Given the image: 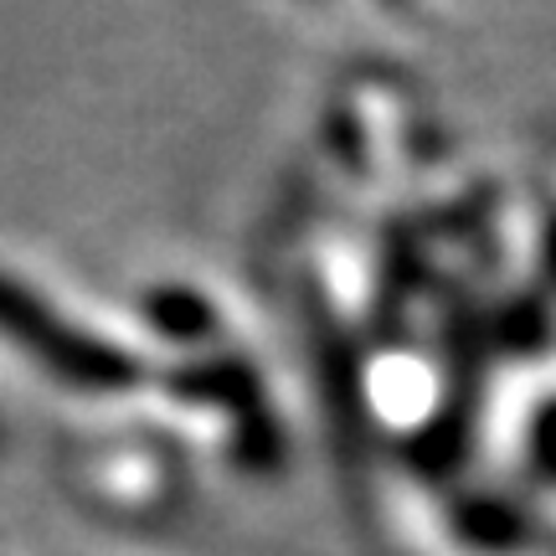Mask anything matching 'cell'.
Listing matches in <instances>:
<instances>
[{"instance_id":"1","label":"cell","mask_w":556,"mask_h":556,"mask_svg":"<svg viewBox=\"0 0 556 556\" xmlns=\"http://www.w3.org/2000/svg\"><path fill=\"white\" fill-rule=\"evenodd\" d=\"M0 330L16 340V345H26L47 371L73 381V387H124V381L135 377V361L119 356L103 340L83 336V330H67L16 278H0Z\"/></svg>"}]
</instances>
